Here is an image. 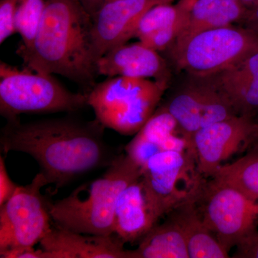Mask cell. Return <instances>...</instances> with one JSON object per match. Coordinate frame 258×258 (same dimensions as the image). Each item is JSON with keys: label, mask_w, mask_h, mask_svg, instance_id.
<instances>
[{"label": "cell", "mask_w": 258, "mask_h": 258, "mask_svg": "<svg viewBox=\"0 0 258 258\" xmlns=\"http://www.w3.org/2000/svg\"><path fill=\"white\" fill-rule=\"evenodd\" d=\"M104 128L98 120L72 116L27 123L13 118L2 128L1 150L31 156L57 191L83 174L108 167L118 157L120 153L105 140Z\"/></svg>", "instance_id": "cell-1"}, {"label": "cell", "mask_w": 258, "mask_h": 258, "mask_svg": "<svg viewBox=\"0 0 258 258\" xmlns=\"http://www.w3.org/2000/svg\"><path fill=\"white\" fill-rule=\"evenodd\" d=\"M17 54L25 67L67 78L86 94L96 84L93 18L79 0H45L35 39L28 47L20 45Z\"/></svg>", "instance_id": "cell-2"}, {"label": "cell", "mask_w": 258, "mask_h": 258, "mask_svg": "<svg viewBox=\"0 0 258 258\" xmlns=\"http://www.w3.org/2000/svg\"><path fill=\"white\" fill-rule=\"evenodd\" d=\"M142 168L120 153L101 177L85 183L69 196L50 204L55 225L88 235H113L115 207L120 193L142 176Z\"/></svg>", "instance_id": "cell-3"}, {"label": "cell", "mask_w": 258, "mask_h": 258, "mask_svg": "<svg viewBox=\"0 0 258 258\" xmlns=\"http://www.w3.org/2000/svg\"><path fill=\"white\" fill-rule=\"evenodd\" d=\"M86 106L87 94L71 92L53 75L0 62V113L7 120L23 113L75 112Z\"/></svg>", "instance_id": "cell-4"}, {"label": "cell", "mask_w": 258, "mask_h": 258, "mask_svg": "<svg viewBox=\"0 0 258 258\" xmlns=\"http://www.w3.org/2000/svg\"><path fill=\"white\" fill-rule=\"evenodd\" d=\"M165 87L164 83L147 79L108 78L87 93L88 106L105 128L133 135L154 114Z\"/></svg>", "instance_id": "cell-5"}, {"label": "cell", "mask_w": 258, "mask_h": 258, "mask_svg": "<svg viewBox=\"0 0 258 258\" xmlns=\"http://www.w3.org/2000/svg\"><path fill=\"white\" fill-rule=\"evenodd\" d=\"M191 196L205 225L228 252L257 230L258 202L235 186L203 177Z\"/></svg>", "instance_id": "cell-6"}, {"label": "cell", "mask_w": 258, "mask_h": 258, "mask_svg": "<svg viewBox=\"0 0 258 258\" xmlns=\"http://www.w3.org/2000/svg\"><path fill=\"white\" fill-rule=\"evenodd\" d=\"M257 51L258 34L232 25L200 32L171 53L179 69L205 78Z\"/></svg>", "instance_id": "cell-7"}, {"label": "cell", "mask_w": 258, "mask_h": 258, "mask_svg": "<svg viewBox=\"0 0 258 258\" xmlns=\"http://www.w3.org/2000/svg\"><path fill=\"white\" fill-rule=\"evenodd\" d=\"M48 185L39 171L32 182L18 186L0 206V255L20 248L34 247L52 228L50 204L41 195Z\"/></svg>", "instance_id": "cell-8"}, {"label": "cell", "mask_w": 258, "mask_h": 258, "mask_svg": "<svg viewBox=\"0 0 258 258\" xmlns=\"http://www.w3.org/2000/svg\"><path fill=\"white\" fill-rule=\"evenodd\" d=\"M202 178L192 153L162 150L151 157L142 168V179L157 221L186 200Z\"/></svg>", "instance_id": "cell-9"}, {"label": "cell", "mask_w": 258, "mask_h": 258, "mask_svg": "<svg viewBox=\"0 0 258 258\" xmlns=\"http://www.w3.org/2000/svg\"><path fill=\"white\" fill-rule=\"evenodd\" d=\"M257 131L256 117L247 115H237L199 129L191 137L199 174L212 178L223 162L247 151Z\"/></svg>", "instance_id": "cell-10"}, {"label": "cell", "mask_w": 258, "mask_h": 258, "mask_svg": "<svg viewBox=\"0 0 258 258\" xmlns=\"http://www.w3.org/2000/svg\"><path fill=\"white\" fill-rule=\"evenodd\" d=\"M175 0H115L93 15V37L98 59L134 37L141 19L153 7Z\"/></svg>", "instance_id": "cell-11"}, {"label": "cell", "mask_w": 258, "mask_h": 258, "mask_svg": "<svg viewBox=\"0 0 258 258\" xmlns=\"http://www.w3.org/2000/svg\"><path fill=\"white\" fill-rule=\"evenodd\" d=\"M43 258H135L118 236L88 235L52 225L40 242Z\"/></svg>", "instance_id": "cell-12"}, {"label": "cell", "mask_w": 258, "mask_h": 258, "mask_svg": "<svg viewBox=\"0 0 258 258\" xmlns=\"http://www.w3.org/2000/svg\"><path fill=\"white\" fill-rule=\"evenodd\" d=\"M98 76L154 79L166 84L169 78L166 61L158 51L143 42L124 43L113 47L97 61Z\"/></svg>", "instance_id": "cell-13"}, {"label": "cell", "mask_w": 258, "mask_h": 258, "mask_svg": "<svg viewBox=\"0 0 258 258\" xmlns=\"http://www.w3.org/2000/svg\"><path fill=\"white\" fill-rule=\"evenodd\" d=\"M207 78L232 103L238 115H258V51Z\"/></svg>", "instance_id": "cell-14"}, {"label": "cell", "mask_w": 258, "mask_h": 258, "mask_svg": "<svg viewBox=\"0 0 258 258\" xmlns=\"http://www.w3.org/2000/svg\"><path fill=\"white\" fill-rule=\"evenodd\" d=\"M195 0L163 3L148 10L139 22L134 37L158 51L170 48L184 29Z\"/></svg>", "instance_id": "cell-15"}, {"label": "cell", "mask_w": 258, "mask_h": 258, "mask_svg": "<svg viewBox=\"0 0 258 258\" xmlns=\"http://www.w3.org/2000/svg\"><path fill=\"white\" fill-rule=\"evenodd\" d=\"M157 223L141 176L120 193L115 207L113 234L123 243L134 242L140 241Z\"/></svg>", "instance_id": "cell-16"}, {"label": "cell", "mask_w": 258, "mask_h": 258, "mask_svg": "<svg viewBox=\"0 0 258 258\" xmlns=\"http://www.w3.org/2000/svg\"><path fill=\"white\" fill-rule=\"evenodd\" d=\"M249 12L240 0H195L184 29L171 47V52L200 32L242 23Z\"/></svg>", "instance_id": "cell-17"}, {"label": "cell", "mask_w": 258, "mask_h": 258, "mask_svg": "<svg viewBox=\"0 0 258 258\" xmlns=\"http://www.w3.org/2000/svg\"><path fill=\"white\" fill-rule=\"evenodd\" d=\"M193 192V191H192ZM191 195L168 215L184 236L189 258H227L229 252L205 225Z\"/></svg>", "instance_id": "cell-18"}, {"label": "cell", "mask_w": 258, "mask_h": 258, "mask_svg": "<svg viewBox=\"0 0 258 258\" xmlns=\"http://www.w3.org/2000/svg\"><path fill=\"white\" fill-rule=\"evenodd\" d=\"M196 79L198 82L190 83L176 93L164 106L191 144L193 134L201 128L202 116L211 90L208 80Z\"/></svg>", "instance_id": "cell-19"}, {"label": "cell", "mask_w": 258, "mask_h": 258, "mask_svg": "<svg viewBox=\"0 0 258 258\" xmlns=\"http://www.w3.org/2000/svg\"><path fill=\"white\" fill-rule=\"evenodd\" d=\"M134 251L135 258H189L184 236L171 215L156 224Z\"/></svg>", "instance_id": "cell-20"}, {"label": "cell", "mask_w": 258, "mask_h": 258, "mask_svg": "<svg viewBox=\"0 0 258 258\" xmlns=\"http://www.w3.org/2000/svg\"><path fill=\"white\" fill-rule=\"evenodd\" d=\"M212 178L235 186L258 202V148L247 149L243 157L223 164Z\"/></svg>", "instance_id": "cell-21"}, {"label": "cell", "mask_w": 258, "mask_h": 258, "mask_svg": "<svg viewBox=\"0 0 258 258\" xmlns=\"http://www.w3.org/2000/svg\"><path fill=\"white\" fill-rule=\"evenodd\" d=\"M45 8V0H19L15 23L17 32L21 36V46L28 47L31 45Z\"/></svg>", "instance_id": "cell-22"}, {"label": "cell", "mask_w": 258, "mask_h": 258, "mask_svg": "<svg viewBox=\"0 0 258 258\" xmlns=\"http://www.w3.org/2000/svg\"><path fill=\"white\" fill-rule=\"evenodd\" d=\"M161 151L162 150L159 146L147 140L138 133L125 147V154L140 166L142 170L149 159Z\"/></svg>", "instance_id": "cell-23"}, {"label": "cell", "mask_w": 258, "mask_h": 258, "mask_svg": "<svg viewBox=\"0 0 258 258\" xmlns=\"http://www.w3.org/2000/svg\"><path fill=\"white\" fill-rule=\"evenodd\" d=\"M19 0L0 1V43L16 33L17 8Z\"/></svg>", "instance_id": "cell-24"}, {"label": "cell", "mask_w": 258, "mask_h": 258, "mask_svg": "<svg viewBox=\"0 0 258 258\" xmlns=\"http://www.w3.org/2000/svg\"><path fill=\"white\" fill-rule=\"evenodd\" d=\"M18 185L11 179L6 166L4 157H0V206L4 205L15 193Z\"/></svg>", "instance_id": "cell-25"}, {"label": "cell", "mask_w": 258, "mask_h": 258, "mask_svg": "<svg viewBox=\"0 0 258 258\" xmlns=\"http://www.w3.org/2000/svg\"><path fill=\"white\" fill-rule=\"evenodd\" d=\"M233 257L258 258V230L236 247Z\"/></svg>", "instance_id": "cell-26"}, {"label": "cell", "mask_w": 258, "mask_h": 258, "mask_svg": "<svg viewBox=\"0 0 258 258\" xmlns=\"http://www.w3.org/2000/svg\"><path fill=\"white\" fill-rule=\"evenodd\" d=\"M91 16H93L103 5L115 0H79Z\"/></svg>", "instance_id": "cell-27"}, {"label": "cell", "mask_w": 258, "mask_h": 258, "mask_svg": "<svg viewBox=\"0 0 258 258\" xmlns=\"http://www.w3.org/2000/svg\"><path fill=\"white\" fill-rule=\"evenodd\" d=\"M242 23L245 28L258 34V7L249 12L247 18L244 19Z\"/></svg>", "instance_id": "cell-28"}, {"label": "cell", "mask_w": 258, "mask_h": 258, "mask_svg": "<svg viewBox=\"0 0 258 258\" xmlns=\"http://www.w3.org/2000/svg\"><path fill=\"white\" fill-rule=\"evenodd\" d=\"M240 2L249 11L258 7V0H240Z\"/></svg>", "instance_id": "cell-29"}, {"label": "cell", "mask_w": 258, "mask_h": 258, "mask_svg": "<svg viewBox=\"0 0 258 258\" xmlns=\"http://www.w3.org/2000/svg\"><path fill=\"white\" fill-rule=\"evenodd\" d=\"M256 119H257L258 122V117H256ZM251 148H258V131L257 134H256L255 137H254L253 140L251 142L250 145H249L247 149H251Z\"/></svg>", "instance_id": "cell-30"}, {"label": "cell", "mask_w": 258, "mask_h": 258, "mask_svg": "<svg viewBox=\"0 0 258 258\" xmlns=\"http://www.w3.org/2000/svg\"><path fill=\"white\" fill-rule=\"evenodd\" d=\"M257 117H258V115H257Z\"/></svg>", "instance_id": "cell-31"}]
</instances>
